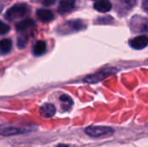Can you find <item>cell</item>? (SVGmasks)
<instances>
[{
  "label": "cell",
  "instance_id": "cell-1",
  "mask_svg": "<svg viewBox=\"0 0 148 147\" xmlns=\"http://www.w3.org/2000/svg\"><path fill=\"white\" fill-rule=\"evenodd\" d=\"M28 11V6L25 3H17L10 7L5 13V18L9 21L17 19L26 14Z\"/></svg>",
  "mask_w": 148,
  "mask_h": 147
},
{
  "label": "cell",
  "instance_id": "cell-2",
  "mask_svg": "<svg viewBox=\"0 0 148 147\" xmlns=\"http://www.w3.org/2000/svg\"><path fill=\"white\" fill-rule=\"evenodd\" d=\"M86 133L91 137L109 136L114 133V129L109 126H88L86 129Z\"/></svg>",
  "mask_w": 148,
  "mask_h": 147
},
{
  "label": "cell",
  "instance_id": "cell-3",
  "mask_svg": "<svg viewBox=\"0 0 148 147\" xmlns=\"http://www.w3.org/2000/svg\"><path fill=\"white\" fill-rule=\"evenodd\" d=\"M116 73V70L114 68H105L98 73H95L94 75H88L87 76V78H85L84 81L85 82H88V83H95V82H99L102 80H104L105 78L114 75Z\"/></svg>",
  "mask_w": 148,
  "mask_h": 147
},
{
  "label": "cell",
  "instance_id": "cell-4",
  "mask_svg": "<svg viewBox=\"0 0 148 147\" xmlns=\"http://www.w3.org/2000/svg\"><path fill=\"white\" fill-rule=\"evenodd\" d=\"M129 44L132 48L135 49H142L148 44V36L146 35L139 36L130 40Z\"/></svg>",
  "mask_w": 148,
  "mask_h": 147
},
{
  "label": "cell",
  "instance_id": "cell-5",
  "mask_svg": "<svg viewBox=\"0 0 148 147\" xmlns=\"http://www.w3.org/2000/svg\"><path fill=\"white\" fill-rule=\"evenodd\" d=\"M75 0H62L58 6V12L60 14H66L70 12L75 7Z\"/></svg>",
  "mask_w": 148,
  "mask_h": 147
},
{
  "label": "cell",
  "instance_id": "cell-6",
  "mask_svg": "<svg viewBox=\"0 0 148 147\" xmlns=\"http://www.w3.org/2000/svg\"><path fill=\"white\" fill-rule=\"evenodd\" d=\"M40 115L43 118H51L56 113V107L52 104H44L40 108Z\"/></svg>",
  "mask_w": 148,
  "mask_h": 147
},
{
  "label": "cell",
  "instance_id": "cell-7",
  "mask_svg": "<svg viewBox=\"0 0 148 147\" xmlns=\"http://www.w3.org/2000/svg\"><path fill=\"white\" fill-rule=\"evenodd\" d=\"M36 16L40 21H42L43 23H48V22H50L54 19L53 13L50 10H46V9L38 10L36 11Z\"/></svg>",
  "mask_w": 148,
  "mask_h": 147
},
{
  "label": "cell",
  "instance_id": "cell-8",
  "mask_svg": "<svg viewBox=\"0 0 148 147\" xmlns=\"http://www.w3.org/2000/svg\"><path fill=\"white\" fill-rule=\"evenodd\" d=\"M94 7L100 12H108L112 9V3L108 0H98L95 3Z\"/></svg>",
  "mask_w": 148,
  "mask_h": 147
},
{
  "label": "cell",
  "instance_id": "cell-9",
  "mask_svg": "<svg viewBox=\"0 0 148 147\" xmlns=\"http://www.w3.org/2000/svg\"><path fill=\"white\" fill-rule=\"evenodd\" d=\"M33 26H34V22L32 19H25V20L20 22L19 23H17L16 25V29L19 32H23V31L29 29Z\"/></svg>",
  "mask_w": 148,
  "mask_h": 147
},
{
  "label": "cell",
  "instance_id": "cell-10",
  "mask_svg": "<svg viewBox=\"0 0 148 147\" xmlns=\"http://www.w3.org/2000/svg\"><path fill=\"white\" fill-rule=\"evenodd\" d=\"M46 49H47L46 43L43 41H38L33 48V54L36 56H39L43 55L46 52Z\"/></svg>",
  "mask_w": 148,
  "mask_h": 147
},
{
  "label": "cell",
  "instance_id": "cell-11",
  "mask_svg": "<svg viewBox=\"0 0 148 147\" xmlns=\"http://www.w3.org/2000/svg\"><path fill=\"white\" fill-rule=\"evenodd\" d=\"M60 101H62V107L63 108V110H68L71 107V106L73 105V101L72 99L66 95V94H63L60 97Z\"/></svg>",
  "mask_w": 148,
  "mask_h": 147
},
{
  "label": "cell",
  "instance_id": "cell-12",
  "mask_svg": "<svg viewBox=\"0 0 148 147\" xmlns=\"http://www.w3.org/2000/svg\"><path fill=\"white\" fill-rule=\"evenodd\" d=\"M0 48L3 54H7L11 49V41L10 39H3L0 42Z\"/></svg>",
  "mask_w": 148,
  "mask_h": 147
},
{
  "label": "cell",
  "instance_id": "cell-13",
  "mask_svg": "<svg viewBox=\"0 0 148 147\" xmlns=\"http://www.w3.org/2000/svg\"><path fill=\"white\" fill-rule=\"evenodd\" d=\"M68 24L70 25L72 27V29H76V30L83 29V23H82V21H79V20H77V21H69Z\"/></svg>",
  "mask_w": 148,
  "mask_h": 147
},
{
  "label": "cell",
  "instance_id": "cell-14",
  "mask_svg": "<svg viewBox=\"0 0 148 147\" xmlns=\"http://www.w3.org/2000/svg\"><path fill=\"white\" fill-rule=\"evenodd\" d=\"M10 29V27L5 24L3 22H1V27H0V31H1V34L2 35H4L5 33H7Z\"/></svg>",
  "mask_w": 148,
  "mask_h": 147
},
{
  "label": "cell",
  "instance_id": "cell-15",
  "mask_svg": "<svg viewBox=\"0 0 148 147\" xmlns=\"http://www.w3.org/2000/svg\"><path fill=\"white\" fill-rule=\"evenodd\" d=\"M56 1V0H42V3H43V5H45V6H50V5H52L53 3H55Z\"/></svg>",
  "mask_w": 148,
  "mask_h": 147
},
{
  "label": "cell",
  "instance_id": "cell-16",
  "mask_svg": "<svg viewBox=\"0 0 148 147\" xmlns=\"http://www.w3.org/2000/svg\"><path fill=\"white\" fill-rule=\"evenodd\" d=\"M142 6H143L144 10H145L146 11H147L148 12V0H143Z\"/></svg>",
  "mask_w": 148,
  "mask_h": 147
},
{
  "label": "cell",
  "instance_id": "cell-17",
  "mask_svg": "<svg viewBox=\"0 0 148 147\" xmlns=\"http://www.w3.org/2000/svg\"><path fill=\"white\" fill-rule=\"evenodd\" d=\"M57 147H69L68 146H66V145H59Z\"/></svg>",
  "mask_w": 148,
  "mask_h": 147
},
{
  "label": "cell",
  "instance_id": "cell-18",
  "mask_svg": "<svg viewBox=\"0 0 148 147\" xmlns=\"http://www.w3.org/2000/svg\"><path fill=\"white\" fill-rule=\"evenodd\" d=\"M96 1H97V0H96Z\"/></svg>",
  "mask_w": 148,
  "mask_h": 147
}]
</instances>
